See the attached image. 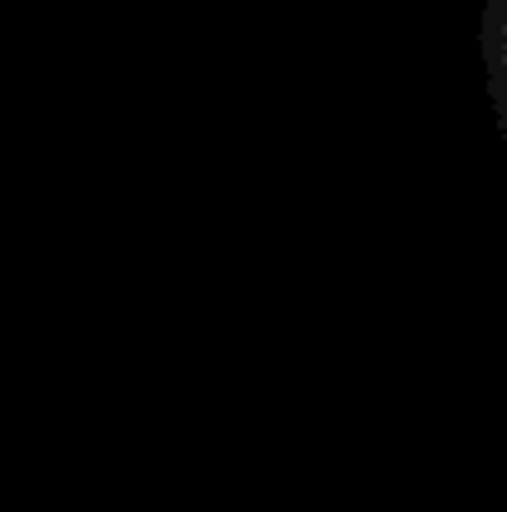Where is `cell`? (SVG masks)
Wrapping results in <instances>:
<instances>
[{
  "label": "cell",
  "mask_w": 507,
  "mask_h": 512,
  "mask_svg": "<svg viewBox=\"0 0 507 512\" xmlns=\"http://www.w3.org/2000/svg\"><path fill=\"white\" fill-rule=\"evenodd\" d=\"M483 65H488L493 110L507 140V0H483Z\"/></svg>",
  "instance_id": "6da1fadb"
}]
</instances>
